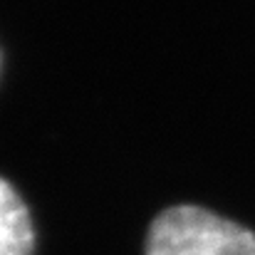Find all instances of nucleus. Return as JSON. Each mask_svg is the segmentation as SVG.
<instances>
[{
  "instance_id": "f257e3e1",
  "label": "nucleus",
  "mask_w": 255,
  "mask_h": 255,
  "mask_svg": "<svg viewBox=\"0 0 255 255\" xmlns=\"http://www.w3.org/2000/svg\"><path fill=\"white\" fill-rule=\"evenodd\" d=\"M146 255H255V233L201 206H171L149 226Z\"/></svg>"
},
{
  "instance_id": "f03ea898",
  "label": "nucleus",
  "mask_w": 255,
  "mask_h": 255,
  "mask_svg": "<svg viewBox=\"0 0 255 255\" xmlns=\"http://www.w3.org/2000/svg\"><path fill=\"white\" fill-rule=\"evenodd\" d=\"M35 253V226L25 198L0 176V255Z\"/></svg>"
}]
</instances>
